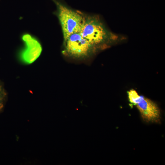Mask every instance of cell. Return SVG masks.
Instances as JSON below:
<instances>
[{
	"label": "cell",
	"instance_id": "2",
	"mask_svg": "<svg viewBox=\"0 0 165 165\" xmlns=\"http://www.w3.org/2000/svg\"><path fill=\"white\" fill-rule=\"evenodd\" d=\"M53 1L57 7V16L61 27L64 42L72 34L80 32L85 18L80 13L59 1Z\"/></svg>",
	"mask_w": 165,
	"mask_h": 165
},
{
	"label": "cell",
	"instance_id": "3",
	"mask_svg": "<svg viewBox=\"0 0 165 165\" xmlns=\"http://www.w3.org/2000/svg\"><path fill=\"white\" fill-rule=\"evenodd\" d=\"M64 43L65 52L70 56L78 57L87 56L93 47L79 33L72 34Z\"/></svg>",
	"mask_w": 165,
	"mask_h": 165
},
{
	"label": "cell",
	"instance_id": "1",
	"mask_svg": "<svg viewBox=\"0 0 165 165\" xmlns=\"http://www.w3.org/2000/svg\"><path fill=\"white\" fill-rule=\"evenodd\" d=\"M93 46L115 42L125 38L108 30L97 18H85L79 33Z\"/></svg>",
	"mask_w": 165,
	"mask_h": 165
},
{
	"label": "cell",
	"instance_id": "6",
	"mask_svg": "<svg viewBox=\"0 0 165 165\" xmlns=\"http://www.w3.org/2000/svg\"><path fill=\"white\" fill-rule=\"evenodd\" d=\"M127 93L129 101L132 105H136L141 99L142 96H140L135 90H130Z\"/></svg>",
	"mask_w": 165,
	"mask_h": 165
},
{
	"label": "cell",
	"instance_id": "4",
	"mask_svg": "<svg viewBox=\"0 0 165 165\" xmlns=\"http://www.w3.org/2000/svg\"><path fill=\"white\" fill-rule=\"evenodd\" d=\"M21 38L24 47L20 53V57L24 63H31L40 56L42 51L41 46L36 38L29 34H24Z\"/></svg>",
	"mask_w": 165,
	"mask_h": 165
},
{
	"label": "cell",
	"instance_id": "7",
	"mask_svg": "<svg viewBox=\"0 0 165 165\" xmlns=\"http://www.w3.org/2000/svg\"><path fill=\"white\" fill-rule=\"evenodd\" d=\"M3 95L2 93L0 94V110L2 109L3 107L2 99Z\"/></svg>",
	"mask_w": 165,
	"mask_h": 165
},
{
	"label": "cell",
	"instance_id": "8",
	"mask_svg": "<svg viewBox=\"0 0 165 165\" xmlns=\"http://www.w3.org/2000/svg\"><path fill=\"white\" fill-rule=\"evenodd\" d=\"M2 93V89L1 87L0 86V94Z\"/></svg>",
	"mask_w": 165,
	"mask_h": 165
},
{
	"label": "cell",
	"instance_id": "5",
	"mask_svg": "<svg viewBox=\"0 0 165 165\" xmlns=\"http://www.w3.org/2000/svg\"><path fill=\"white\" fill-rule=\"evenodd\" d=\"M136 105L144 121L147 122H160V111L157 105L153 101L142 96L141 100Z\"/></svg>",
	"mask_w": 165,
	"mask_h": 165
}]
</instances>
